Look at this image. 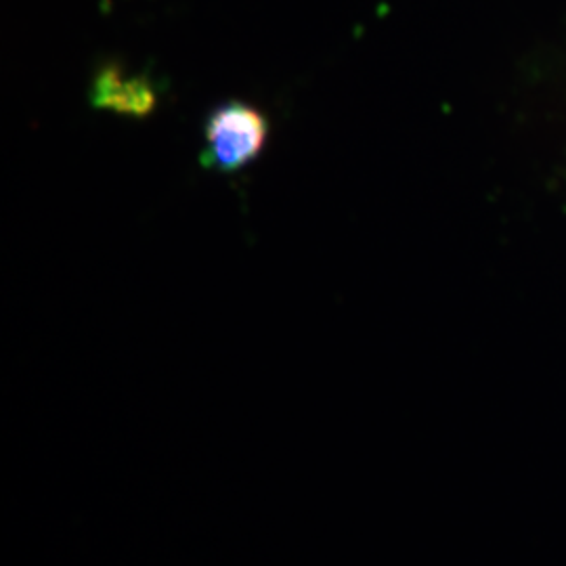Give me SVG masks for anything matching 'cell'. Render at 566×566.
I'll use <instances>...</instances> for the list:
<instances>
[{
	"label": "cell",
	"mask_w": 566,
	"mask_h": 566,
	"mask_svg": "<svg viewBox=\"0 0 566 566\" xmlns=\"http://www.w3.org/2000/svg\"><path fill=\"white\" fill-rule=\"evenodd\" d=\"M269 124L245 103H224L206 122L203 164L223 172L242 168L263 151Z\"/></svg>",
	"instance_id": "cell-1"
},
{
	"label": "cell",
	"mask_w": 566,
	"mask_h": 566,
	"mask_svg": "<svg viewBox=\"0 0 566 566\" xmlns=\"http://www.w3.org/2000/svg\"><path fill=\"white\" fill-rule=\"evenodd\" d=\"M91 103L97 109H112L118 114L143 118L156 105V91L147 78H124L116 65H105L93 78Z\"/></svg>",
	"instance_id": "cell-2"
}]
</instances>
